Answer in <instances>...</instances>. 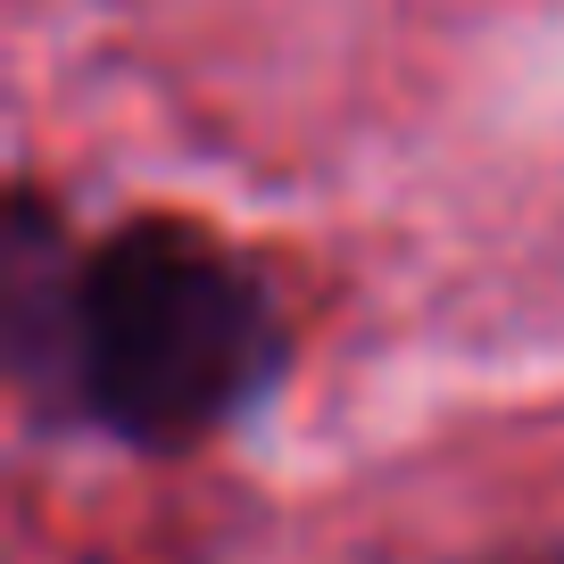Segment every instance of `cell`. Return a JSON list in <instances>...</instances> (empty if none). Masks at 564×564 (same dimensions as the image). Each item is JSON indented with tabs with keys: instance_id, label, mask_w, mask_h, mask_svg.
Returning a JSON list of instances; mask_svg holds the SVG:
<instances>
[{
	"instance_id": "6da1fadb",
	"label": "cell",
	"mask_w": 564,
	"mask_h": 564,
	"mask_svg": "<svg viewBox=\"0 0 564 564\" xmlns=\"http://www.w3.org/2000/svg\"><path fill=\"white\" fill-rule=\"evenodd\" d=\"M58 390L150 457L216 441L282 366L274 291L192 216H124L67 265Z\"/></svg>"
}]
</instances>
